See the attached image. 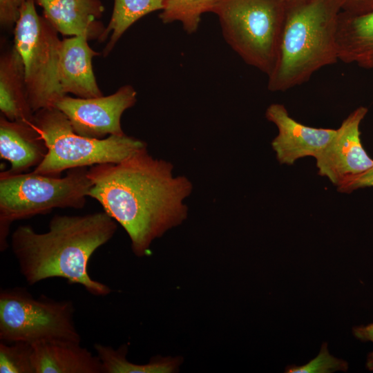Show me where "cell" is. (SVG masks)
Instances as JSON below:
<instances>
[{"label":"cell","instance_id":"5b68a950","mask_svg":"<svg viewBox=\"0 0 373 373\" xmlns=\"http://www.w3.org/2000/svg\"><path fill=\"white\" fill-rule=\"evenodd\" d=\"M34 128L48 148L44 160L32 171L36 173L60 176L66 170L104 163H118L147 144L126 134L104 139L76 133L66 116L55 107L35 113Z\"/></svg>","mask_w":373,"mask_h":373},{"label":"cell","instance_id":"6da1fadb","mask_svg":"<svg viewBox=\"0 0 373 373\" xmlns=\"http://www.w3.org/2000/svg\"><path fill=\"white\" fill-rule=\"evenodd\" d=\"M173 165L149 154L147 147L118 163L90 166L88 197L127 233L134 254L147 255L153 240L187 218L184 201L191 182L175 176Z\"/></svg>","mask_w":373,"mask_h":373},{"label":"cell","instance_id":"7c38bea8","mask_svg":"<svg viewBox=\"0 0 373 373\" xmlns=\"http://www.w3.org/2000/svg\"><path fill=\"white\" fill-rule=\"evenodd\" d=\"M44 17L64 36L85 37L99 41L106 27L99 21L104 6L99 0H35Z\"/></svg>","mask_w":373,"mask_h":373},{"label":"cell","instance_id":"277c9868","mask_svg":"<svg viewBox=\"0 0 373 373\" xmlns=\"http://www.w3.org/2000/svg\"><path fill=\"white\" fill-rule=\"evenodd\" d=\"M88 170L69 169L64 177L1 171L0 251L9 246L8 237L14 222L48 214L55 209L84 208L92 186Z\"/></svg>","mask_w":373,"mask_h":373},{"label":"cell","instance_id":"d6986e66","mask_svg":"<svg viewBox=\"0 0 373 373\" xmlns=\"http://www.w3.org/2000/svg\"><path fill=\"white\" fill-rule=\"evenodd\" d=\"M96 354L103 367V373H172L178 370L179 358L157 356L149 363L135 364L128 361L126 345L114 349L109 345L96 343L94 345Z\"/></svg>","mask_w":373,"mask_h":373},{"label":"cell","instance_id":"4fadbf2b","mask_svg":"<svg viewBox=\"0 0 373 373\" xmlns=\"http://www.w3.org/2000/svg\"><path fill=\"white\" fill-rule=\"evenodd\" d=\"M85 37H70L61 41L59 80L61 92L77 97L103 95L95 77L93 58L99 53L92 49Z\"/></svg>","mask_w":373,"mask_h":373},{"label":"cell","instance_id":"3957f363","mask_svg":"<svg viewBox=\"0 0 373 373\" xmlns=\"http://www.w3.org/2000/svg\"><path fill=\"white\" fill-rule=\"evenodd\" d=\"M270 91H285L308 81L338 60L336 34L340 0H287Z\"/></svg>","mask_w":373,"mask_h":373},{"label":"cell","instance_id":"5bb4252c","mask_svg":"<svg viewBox=\"0 0 373 373\" xmlns=\"http://www.w3.org/2000/svg\"><path fill=\"white\" fill-rule=\"evenodd\" d=\"M32 347L35 373H103L97 355L80 342L50 341Z\"/></svg>","mask_w":373,"mask_h":373},{"label":"cell","instance_id":"ac0fdd59","mask_svg":"<svg viewBox=\"0 0 373 373\" xmlns=\"http://www.w3.org/2000/svg\"><path fill=\"white\" fill-rule=\"evenodd\" d=\"M166 0H114L111 20L106 27L99 42L110 35L102 53L107 56L126 30L144 16L162 10Z\"/></svg>","mask_w":373,"mask_h":373},{"label":"cell","instance_id":"9a60e30c","mask_svg":"<svg viewBox=\"0 0 373 373\" xmlns=\"http://www.w3.org/2000/svg\"><path fill=\"white\" fill-rule=\"evenodd\" d=\"M48 148L33 125L0 117V156L11 165L8 173L18 174L37 167L45 158Z\"/></svg>","mask_w":373,"mask_h":373},{"label":"cell","instance_id":"e0dca14e","mask_svg":"<svg viewBox=\"0 0 373 373\" xmlns=\"http://www.w3.org/2000/svg\"><path fill=\"white\" fill-rule=\"evenodd\" d=\"M336 43L338 60L373 68V10L339 15Z\"/></svg>","mask_w":373,"mask_h":373},{"label":"cell","instance_id":"7402d4cb","mask_svg":"<svg viewBox=\"0 0 373 373\" xmlns=\"http://www.w3.org/2000/svg\"><path fill=\"white\" fill-rule=\"evenodd\" d=\"M348 363L331 355L327 349V343L321 345L316 357L303 365H290L285 368L287 373H331L336 371L347 372Z\"/></svg>","mask_w":373,"mask_h":373},{"label":"cell","instance_id":"8992f818","mask_svg":"<svg viewBox=\"0 0 373 373\" xmlns=\"http://www.w3.org/2000/svg\"><path fill=\"white\" fill-rule=\"evenodd\" d=\"M285 11L284 0H218L212 12L231 48L269 76L277 59Z\"/></svg>","mask_w":373,"mask_h":373},{"label":"cell","instance_id":"30bf717a","mask_svg":"<svg viewBox=\"0 0 373 373\" xmlns=\"http://www.w3.org/2000/svg\"><path fill=\"white\" fill-rule=\"evenodd\" d=\"M367 111L359 106L352 112L316 158L318 174L337 188L373 166V160L362 146L359 129Z\"/></svg>","mask_w":373,"mask_h":373},{"label":"cell","instance_id":"484cf974","mask_svg":"<svg viewBox=\"0 0 373 373\" xmlns=\"http://www.w3.org/2000/svg\"><path fill=\"white\" fill-rule=\"evenodd\" d=\"M348 13L362 14L373 10V0H340Z\"/></svg>","mask_w":373,"mask_h":373},{"label":"cell","instance_id":"ffe728a7","mask_svg":"<svg viewBox=\"0 0 373 373\" xmlns=\"http://www.w3.org/2000/svg\"><path fill=\"white\" fill-rule=\"evenodd\" d=\"M218 0H166L160 15L164 23L173 21L182 23L184 30L189 34L197 31L201 15L213 10Z\"/></svg>","mask_w":373,"mask_h":373},{"label":"cell","instance_id":"7a4b0ae2","mask_svg":"<svg viewBox=\"0 0 373 373\" xmlns=\"http://www.w3.org/2000/svg\"><path fill=\"white\" fill-rule=\"evenodd\" d=\"M117 223L104 211L55 215L44 233L35 231L30 225L17 227L11 235V250L29 285L61 278L82 285L91 295L106 296L111 289L93 279L88 265L95 251L113 238Z\"/></svg>","mask_w":373,"mask_h":373},{"label":"cell","instance_id":"cb8c5ba5","mask_svg":"<svg viewBox=\"0 0 373 373\" xmlns=\"http://www.w3.org/2000/svg\"><path fill=\"white\" fill-rule=\"evenodd\" d=\"M365 187H373V166L338 187L337 190L341 193H351Z\"/></svg>","mask_w":373,"mask_h":373},{"label":"cell","instance_id":"83f0119b","mask_svg":"<svg viewBox=\"0 0 373 373\" xmlns=\"http://www.w3.org/2000/svg\"><path fill=\"white\" fill-rule=\"evenodd\" d=\"M284 1H287V0H284Z\"/></svg>","mask_w":373,"mask_h":373},{"label":"cell","instance_id":"8fae6325","mask_svg":"<svg viewBox=\"0 0 373 373\" xmlns=\"http://www.w3.org/2000/svg\"><path fill=\"white\" fill-rule=\"evenodd\" d=\"M265 117L278 128V134L271 146L281 164L292 165L298 159L307 156L316 158L336 132V129L314 128L299 123L280 104H271Z\"/></svg>","mask_w":373,"mask_h":373},{"label":"cell","instance_id":"d4e9b609","mask_svg":"<svg viewBox=\"0 0 373 373\" xmlns=\"http://www.w3.org/2000/svg\"><path fill=\"white\" fill-rule=\"evenodd\" d=\"M352 334L356 338L362 342L373 343V323L353 327ZM365 365L368 370L373 372V350L367 354Z\"/></svg>","mask_w":373,"mask_h":373},{"label":"cell","instance_id":"52a82bcc","mask_svg":"<svg viewBox=\"0 0 373 373\" xmlns=\"http://www.w3.org/2000/svg\"><path fill=\"white\" fill-rule=\"evenodd\" d=\"M57 33L39 15L35 0L22 3L15 25L14 47L23 63L28 99L34 113L55 107L65 96L59 80L61 40Z\"/></svg>","mask_w":373,"mask_h":373},{"label":"cell","instance_id":"603a6c76","mask_svg":"<svg viewBox=\"0 0 373 373\" xmlns=\"http://www.w3.org/2000/svg\"><path fill=\"white\" fill-rule=\"evenodd\" d=\"M19 8L17 0H0V22L6 28H10L18 19Z\"/></svg>","mask_w":373,"mask_h":373},{"label":"cell","instance_id":"2e32d148","mask_svg":"<svg viewBox=\"0 0 373 373\" xmlns=\"http://www.w3.org/2000/svg\"><path fill=\"white\" fill-rule=\"evenodd\" d=\"M0 110L8 120L33 125L35 113L28 99L23 66L14 46L0 58Z\"/></svg>","mask_w":373,"mask_h":373},{"label":"cell","instance_id":"4316f807","mask_svg":"<svg viewBox=\"0 0 373 373\" xmlns=\"http://www.w3.org/2000/svg\"><path fill=\"white\" fill-rule=\"evenodd\" d=\"M17 3H18L19 6H20L22 4V3L23 1H25L26 0H17Z\"/></svg>","mask_w":373,"mask_h":373},{"label":"cell","instance_id":"44dd1931","mask_svg":"<svg viewBox=\"0 0 373 373\" xmlns=\"http://www.w3.org/2000/svg\"><path fill=\"white\" fill-rule=\"evenodd\" d=\"M32 345L23 342L0 343V373H35Z\"/></svg>","mask_w":373,"mask_h":373},{"label":"cell","instance_id":"9c48e42d","mask_svg":"<svg viewBox=\"0 0 373 373\" xmlns=\"http://www.w3.org/2000/svg\"><path fill=\"white\" fill-rule=\"evenodd\" d=\"M137 102V92L131 85L120 87L108 96L91 98L61 97L55 108L68 119L74 131L82 136L104 139L125 134L121 117Z\"/></svg>","mask_w":373,"mask_h":373},{"label":"cell","instance_id":"ba28073f","mask_svg":"<svg viewBox=\"0 0 373 373\" xmlns=\"http://www.w3.org/2000/svg\"><path fill=\"white\" fill-rule=\"evenodd\" d=\"M71 300L34 297L26 288L0 291V340L34 345L50 341L82 342Z\"/></svg>","mask_w":373,"mask_h":373}]
</instances>
